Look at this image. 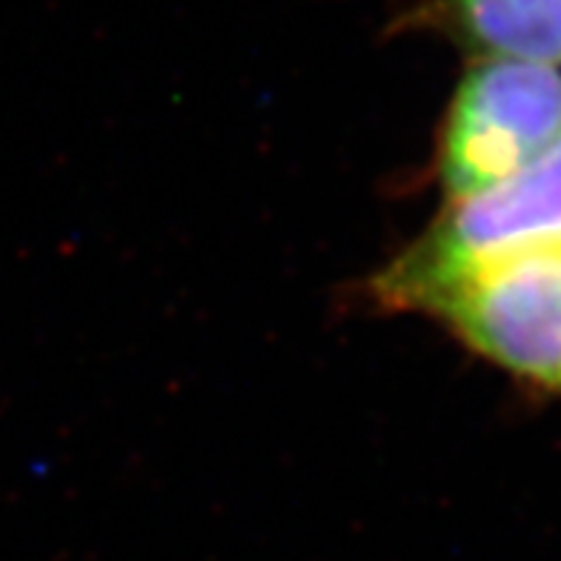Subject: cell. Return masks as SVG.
Here are the masks:
<instances>
[{
	"mask_svg": "<svg viewBox=\"0 0 561 561\" xmlns=\"http://www.w3.org/2000/svg\"><path fill=\"white\" fill-rule=\"evenodd\" d=\"M561 250V138L525 170L456 198L376 280L378 298L433 310L467 275L527 252Z\"/></svg>",
	"mask_w": 561,
	"mask_h": 561,
	"instance_id": "6da1fadb",
	"label": "cell"
},
{
	"mask_svg": "<svg viewBox=\"0 0 561 561\" xmlns=\"http://www.w3.org/2000/svg\"><path fill=\"white\" fill-rule=\"evenodd\" d=\"M415 15L484 58L561 64V0H419Z\"/></svg>",
	"mask_w": 561,
	"mask_h": 561,
	"instance_id": "277c9868",
	"label": "cell"
},
{
	"mask_svg": "<svg viewBox=\"0 0 561 561\" xmlns=\"http://www.w3.org/2000/svg\"><path fill=\"white\" fill-rule=\"evenodd\" d=\"M559 138V67L481 58L458 83L444 126V184L453 198L479 193L525 170Z\"/></svg>",
	"mask_w": 561,
	"mask_h": 561,
	"instance_id": "7a4b0ae2",
	"label": "cell"
},
{
	"mask_svg": "<svg viewBox=\"0 0 561 561\" xmlns=\"http://www.w3.org/2000/svg\"><path fill=\"white\" fill-rule=\"evenodd\" d=\"M430 312L499 367L561 390V250L484 266Z\"/></svg>",
	"mask_w": 561,
	"mask_h": 561,
	"instance_id": "3957f363",
	"label": "cell"
}]
</instances>
